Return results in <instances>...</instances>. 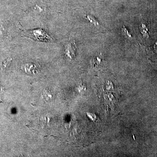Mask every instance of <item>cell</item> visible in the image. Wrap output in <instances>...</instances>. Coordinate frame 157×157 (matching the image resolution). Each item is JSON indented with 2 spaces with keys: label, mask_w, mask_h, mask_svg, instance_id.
I'll return each instance as SVG.
<instances>
[{
  "label": "cell",
  "mask_w": 157,
  "mask_h": 157,
  "mask_svg": "<svg viewBox=\"0 0 157 157\" xmlns=\"http://www.w3.org/2000/svg\"><path fill=\"white\" fill-rule=\"evenodd\" d=\"M25 36L42 42H52L53 41L52 37L47 32L41 29H37L27 31L24 33Z\"/></svg>",
  "instance_id": "1"
},
{
  "label": "cell",
  "mask_w": 157,
  "mask_h": 157,
  "mask_svg": "<svg viewBox=\"0 0 157 157\" xmlns=\"http://www.w3.org/2000/svg\"><path fill=\"white\" fill-rule=\"evenodd\" d=\"M76 50L75 43L73 42H68L65 46V53L67 56L70 59H72L75 54Z\"/></svg>",
  "instance_id": "2"
},
{
  "label": "cell",
  "mask_w": 157,
  "mask_h": 157,
  "mask_svg": "<svg viewBox=\"0 0 157 157\" xmlns=\"http://www.w3.org/2000/svg\"><path fill=\"white\" fill-rule=\"evenodd\" d=\"M42 95L43 98L47 102L49 101V100H52V93L48 89H45L43 90Z\"/></svg>",
  "instance_id": "3"
},
{
  "label": "cell",
  "mask_w": 157,
  "mask_h": 157,
  "mask_svg": "<svg viewBox=\"0 0 157 157\" xmlns=\"http://www.w3.org/2000/svg\"><path fill=\"white\" fill-rule=\"evenodd\" d=\"M25 70L27 73H35L34 70L37 71V69L36 65L33 64H28L25 66Z\"/></svg>",
  "instance_id": "4"
},
{
  "label": "cell",
  "mask_w": 157,
  "mask_h": 157,
  "mask_svg": "<svg viewBox=\"0 0 157 157\" xmlns=\"http://www.w3.org/2000/svg\"><path fill=\"white\" fill-rule=\"evenodd\" d=\"M86 18L90 23L94 25L95 26L97 27H101V25H100L99 23L93 16H91V15H87L86 16Z\"/></svg>",
  "instance_id": "5"
},
{
  "label": "cell",
  "mask_w": 157,
  "mask_h": 157,
  "mask_svg": "<svg viewBox=\"0 0 157 157\" xmlns=\"http://www.w3.org/2000/svg\"><path fill=\"white\" fill-rule=\"evenodd\" d=\"M122 31L123 32V34L126 37L128 38V39H132V35L129 33L128 31L127 28L125 27V26H124L123 28L122 29Z\"/></svg>",
  "instance_id": "6"
},
{
  "label": "cell",
  "mask_w": 157,
  "mask_h": 157,
  "mask_svg": "<svg viewBox=\"0 0 157 157\" xmlns=\"http://www.w3.org/2000/svg\"><path fill=\"white\" fill-rule=\"evenodd\" d=\"M3 87H2V86H0V100H1V94H2V93H3Z\"/></svg>",
  "instance_id": "7"
}]
</instances>
